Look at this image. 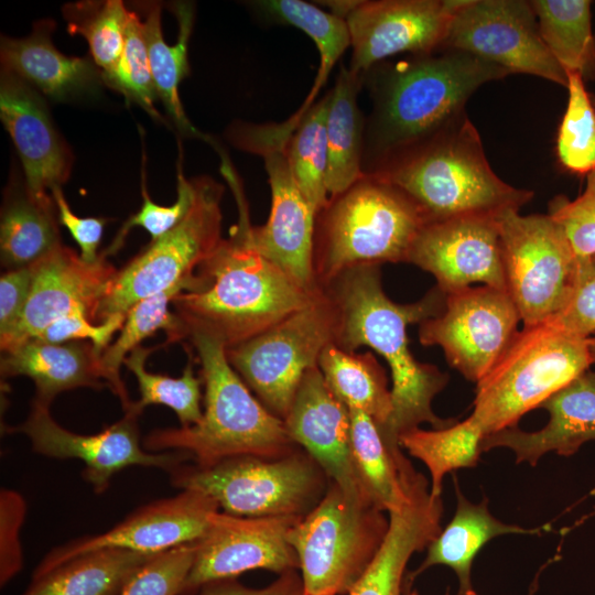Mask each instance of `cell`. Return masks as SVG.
Here are the masks:
<instances>
[{
    "label": "cell",
    "mask_w": 595,
    "mask_h": 595,
    "mask_svg": "<svg viewBox=\"0 0 595 595\" xmlns=\"http://www.w3.org/2000/svg\"><path fill=\"white\" fill-rule=\"evenodd\" d=\"M380 269V264L349 268L324 289L337 307L334 345L345 351L367 346L390 368L392 411L379 429L391 446L400 447L399 436L421 423L443 429L456 422L432 410V401L446 387L448 376L434 365L418 361L407 335L410 324H420L442 312L446 294L435 285L414 303H396L382 289Z\"/></svg>",
    "instance_id": "6da1fadb"
},
{
    "label": "cell",
    "mask_w": 595,
    "mask_h": 595,
    "mask_svg": "<svg viewBox=\"0 0 595 595\" xmlns=\"http://www.w3.org/2000/svg\"><path fill=\"white\" fill-rule=\"evenodd\" d=\"M507 75L495 64L455 50L407 55L368 69L364 86L372 108L365 125L364 173L445 129L466 112L480 86Z\"/></svg>",
    "instance_id": "7a4b0ae2"
},
{
    "label": "cell",
    "mask_w": 595,
    "mask_h": 595,
    "mask_svg": "<svg viewBox=\"0 0 595 595\" xmlns=\"http://www.w3.org/2000/svg\"><path fill=\"white\" fill-rule=\"evenodd\" d=\"M249 216H239L228 238L195 270L173 301L186 327L220 339L226 348L244 343L306 306L320 291H307L251 245Z\"/></svg>",
    "instance_id": "3957f363"
},
{
    "label": "cell",
    "mask_w": 595,
    "mask_h": 595,
    "mask_svg": "<svg viewBox=\"0 0 595 595\" xmlns=\"http://www.w3.org/2000/svg\"><path fill=\"white\" fill-rule=\"evenodd\" d=\"M370 174L405 193L425 224L519 210L533 197L532 191L513 187L497 176L467 112Z\"/></svg>",
    "instance_id": "277c9868"
},
{
    "label": "cell",
    "mask_w": 595,
    "mask_h": 595,
    "mask_svg": "<svg viewBox=\"0 0 595 595\" xmlns=\"http://www.w3.org/2000/svg\"><path fill=\"white\" fill-rule=\"evenodd\" d=\"M186 338L201 364L203 418L191 426L153 430L143 440V447L149 452H186L197 467L234 456L279 458L296 451L283 420L251 393L231 367L225 344L197 329L188 331Z\"/></svg>",
    "instance_id": "5b68a950"
},
{
    "label": "cell",
    "mask_w": 595,
    "mask_h": 595,
    "mask_svg": "<svg viewBox=\"0 0 595 595\" xmlns=\"http://www.w3.org/2000/svg\"><path fill=\"white\" fill-rule=\"evenodd\" d=\"M425 220L411 198L365 173L316 214L313 270L318 286L361 264L407 262Z\"/></svg>",
    "instance_id": "8992f818"
},
{
    "label": "cell",
    "mask_w": 595,
    "mask_h": 595,
    "mask_svg": "<svg viewBox=\"0 0 595 595\" xmlns=\"http://www.w3.org/2000/svg\"><path fill=\"white\" fill-rule=\"evenodd\" d=\"M589 337L551 321L523 326L476 383L472 415L485 434L516 428L523 414L586 371L594 364Z\"/></svg>",
    "instance_id": "52a82bcc"
},
{
    "label": "cell",
    "mask_w": 595,
    "mask_h": 595,
    "mask_svg": "<svg viewBox=\"0 0 595 595\" xmlns=\"http://www.w3.org/2000/svg\"><path fill=\"white\" fill-rule=\"evenodd\" d=\"M385 511L331 483L321 501L290 530L304 594L350 592L370 565L389 529Z\"/></svg>",
    "instance_id": "ba28073f"
},
{
    "label": "cell",
    "mask_w": 595,
    "mask_h": 595,
    "mask_svg": "<svg viewBox=\"0 0 595 595\" xmlns=\"http://www.w3.org/2000/svg\"><path fill=\"white\" fill-rule=\"evenodd\" d=\"M171 484L204 493L239 517H304L324 497L327 475L301 451L279 458L234 456L209 467L180 465Z\"/></svg>",
    "instance_id": "9c48e42d"
},
{
    "label": "cell",
    "mask_w": 595,
    "mask_h": 595,
    "mask_svg": "<svg viewBox=\"0 0 595 595\" xmlns=\"http://www.w3.org/2000/svg\"><path fill=\"white\" fill-rule=\"evenodd\" d=\"M290 128L284 123L234 121L227 140L237 149L263 159L271 191V210L262 226H251L253 248L307 291L317 285L313 270L315 212L301 192L288 155Z\"/></svg>",
    "instance_id": "30bf717a"
},
{
    "label": "cell",
    "mask_w": 595,
    "mask_h": 595,
    "mask_svg": "<svg viewBox=\"0 0 595 595\" xmlns=\"http://www.w3.org/2000/svg\"><path fill=\"white\" fill-rule=\"evenodd\" d=\"M337 307L324 288L301 310L263 333L226 348V357L274 415L284 420L304 374L334 344Z\"/></svg>",
    "instance_id": "8fae6325"
},
{
    "label": "cell",
    "mask_w": 595,
    "mask_h": 595,
    "mask_svg": "<svg viewBox=\"0 0 595 595\" xmlns=\"http://www.w3.org/2000/svg\"><path fill=\"white\" fill-rule=\"evenodd\" d=\"M193 184V202L184 218L118 270L100 304L98 324L190 280L218 247L223 239L220 202L225 187L209 176L194 177Z\"/></svg>",
    "instance_id": "7c38bea8"
},
{
    "label": "cell",
    "mask_w": 595,
    "mask_h": 595,
    "mask_svg": "<svg viewBox=\"0 0 595 595\" xmlns=\"http://www.w3.org/2000/svg\"><path fill=\"white\" fill-rule=\"evenodd\" d=\"M497 220L507 291L523 326L551 321L570 300L578 256L549 214L505 209Z\"/></svg>",
    "instance_id": "4fadbf2b"
},
{
    "label": "cell",
    "mask_w": 595,
    "mask_h": 595,
    "mask_svg": "<svg viewBox=\"0 0 595 595\" xmlns=\"http://www.w3.org/2000/svg\"><path fill=\"white\" fill-rule=\"evenodd\" d=\"M441 50L472 54L509 75H533L567 87V73L544 44L527 0H462Z\"/></svg>",
    "instance_id": "5bb4252c"
},
{
    "label": "cell",
    "mask_w": 595,
    "mask_h": 595,
    "mask_svg": "<svg viewBox=\"0 0 595 595\" xmlns=\"http://www.w3.org/2000/svg\"><path fill=\"white\" fill-rule=\"evenodd\" d=\"M445 294L442 312L419 324V340L440 346L447 363L477 383L519 332V312L506 290L482 285Z\"/></svg>",
    "instance_id": "9a60e30c"
},
{
    "label": "cell",
    "mask_w": 595,
    "mask_h": 595,
    "mask_svg": "<svg viewBox=\"0 0 595 595\" xmlns=\"http://www.w3.org/2000/svg\"><path fill=\"white\" fill-rule=\"evenodd\" d=\"M140 414L131 405L116 423L96 434L83 435L61 426L51 415L50 407L32 400L26 420L6 430L28 436L33 451L41 455L80 459L85 466L82 473L84 479L96 494H102L113 475L126 467H158L170 474L192 458L182 451H147L141 445L138 426Z\"/></svg>",
    "instance_id": "2e32d148"
},
{
    "label": "cell",
    "mask_w": 595,
    "mask_h": 595,
    "mask_svg": "<svg viewBox=\"0 0 595 595\" xmlns=\"http://www.w3.org/2000/svg\"><path fill=\"white\" fill-rule=\"evenodd\" d=\"M302 517H239L215 511L202 539L180 595H196L212 582L255 569L285 573L300 567L290 544V530Z\"/></svg>",
    "instance_id": "e0dca14e"
},
{
    "label": "cell",
    "mask_w": 595,
    "mask_h": 595,
    "mask_svg": "<svg viewBox=\"0 0 595 595\" xmlns=\"http://www.w3.org/2000/svg\"><path fill=\"white\" fill-rule=\"evenodd\" d=\"M462 0H353L344 17L349 69L366 73L387 58L441 50Z\"/></svg>",
    "instance_id": "ac0fdd59"
},
{
    "label": "cell",
    "mask_w": 595,
    "mask_h": 595,
    "mask_svg": "<svg viewBox=\"0 0 595 595\" xmlns=\"http://www.w3.org/2000/svg\"><path fill=\"white\" fill-rule=\"evenodd\" d=\"M34 269L23 312L13 329L0 337L2 353L39 337L48 325L65 316L83 315L98 324L100 304L118 273L102 253L96 262L88 263L63 244L34 263Z\"/></svg>",
    "instance_id": "d6986e66"
},
{
    "label": "cell",
    "mask_w": 595,
    "mask_h": 595,
    "mask_svg": "<svg viewBox=\"0 0 595 595\" xmlns=\"http://www.w3.org/2000/svg\"><path fill=\"white\" fill-rule=\"evenodd\" d=\"M218 505L209 496L183 489L174 497L147 504L108 531L73 540L56 547L39 563L32 577L41 576L79 555L102 550L123 549L158 554L203 538Z\"/></svg>",
    "instance_id": "ffe728a7"
},
{
    "label": "cell",
    "mask_w": 595,
    "mask_h": 595,
    "mask_svg": "<svg viewBox=\"0 0 595 595\" xmlns=\"http://www.w3.org/2000/svg\"><path fill=\"white\" fill-rule=\"evenodd\" d=\"M497 215H469L424 224L407 262L431 273L444 293L473 283L507 291Z\"/></svg>",
    "instance_id": "44dd1931"
},
{
    "label": "cell",
    "mask_w": 595,
    "mask_h": 595,
    "mask_svg": "<svg viewBox=\"0 0 595 595\" xmlns=\"http://www.w3.org/2000/svg\"><path fill=\"white\" fill-rule=\"evenodd\" d=\"M283 422L292 441L306 451L332 483L370 502L353 458L349 409L329 388L318 366L304 374Z\"/></svg>",
    "instance_id": "7402d4cb"
},
{
    "label": "cell",
    "mask_w": 595,
    "mask_h": 595,
    "mask_svg": "<svg viewBox=\"0 0 595 595\" xmlns=\"http://www.w3.org/2000/svg\"><path fill=\"white\" fill-rule=\"evenodd\" d=\"M0 119L20 156L26 188L46 196L69 178L74 155L56 130L44 97L1 69Z\"/></svg>",
    "instance_id": "603a6c76"
},
{
    "label": "cell",
    "mask_w": 595,
    "mask_h": 595,
    "mask_svg": "<svg viewBox=\"0 0 595 595\" xmlns=\"http://www.w3.org/2000/svg\"><path fill=\"white\" fill-rule=\"evenodd\" d=\"M539 409L549 412L548 424L536 432L508 428L487 434L483 452L510 448L517 463L534 466L549 452L571 456L588 441H595V371L587 369L544 400Z\"/></svg>",
    "instance_id": "cb8c5ba5"
},
{
    "label": "cell",
    "mask_w": 595,
    "mask_h": 595,
    "mask_svg": "<svg viewBox=\"0 0 595 595\" xmlns=\"http://www.w3.org/2000/svg\"><path fill=\"white\" fill-rule=\"evenodd\" d=\"M53 20H40L22 39L1 36V69L7 71L43 97L55 101L95 93L104 84L102 73L91 57L67 56L52 42Z\"/></svg>",
    "instance_id": "d4e9b609"
},
{
    "label": "cell",
    "mask_w": 595,
    "mask_h": 595,
    "mask_svg": "<svg viewBox=\"0 0 595 595\" xmlns=\"http://www.w3.org/2000/svg\"><path fill=\"white\" fill-rule=\"evenodd\" d=\"M442 513V498L423 483L408 505L389 513L386 538L349 595H401L409 559L440 533Z\"/></svg>",
    "instance_id": "484cf974"
},
{
    "label": "cell",
    "mask_w": 595,
    "mask_h": 595,
    "mask_svg": "<svg viewBox=\"0 0 595 595\" xmlns=\"http://www.w3.org/2000/svg\"><path fill=\"white\" fill-rule=\"evenodd\" d=\"M2 354V378H30L35 385L33 400L47 407L63 391L107 387L100 365L101 355L90 342L53 344L31 338Z\"/></svg>",
    "instance_id": "4316f807"
},
{
    "label": "cell",
    "mask_w": 595,
    "mask_h": 595,
    "mask_svg": "<svg viewBox=\"0 0 595 595\" xmlns=\"http://www.w3.org/2000/svg\"><path fill=\"white\" fill-rule=\"evenodd\" d=\"M348 409L353 458L367 498L388 513L401 510L426 478L412 467L401 447H393L385 440L368 414Z\"/></svg>",
    "instance_id": "83f0119b"
},
{
    "label": "cell",
    "mask_w": 595,
    "mask_h": 595,
    "mask_svg": "<svg viewBox=\"0 0 595 595\" xmlns=\"http://www.w3.org/2000/svg\"><path fill=\"white\" fill-rule=\"evenodd\" d=\"M456 511L451 522L440 531L429 544L428 553L412 574L404 580L408 584L426 569L433 565L451 567L459 582L457 595H477L470 582V569L474 559L491 539L509 533L540 534L550 527L526 529L507 524L495 518L488 510V500L472 504L461 491L456 476H453Z\"/></svg>",
    "instance_id": "f1b7e54d"
},
{
    "label": "cell",
    "mask_w": 595,
    "mask_h": 595,
    "mask_svg": "<svg viewBox=\"0 0 595 595\" xmlns=\"http://www.w3.org/2000/svg\"><path fill=\"white\" fill-rule=\"evenodd\" d=\"M364 74L340 65L326 119L327 169L329 196L344 192L365 173L363 171L366 118L359 108L358 95Z\"/></svg>",
    "instance_id": "f546056e"
},
{
    "label": "cell",
    "mask_w": 595,
    "mask_h": 595,
    "mask_svg": "<svg viewBox=\"0 0 595 595\" xmlns=\"http://www.w3.org/2000/svg\"><path fill=\"white\" fill-rule=\"evenodd\" d=\"M52 194L35 196L25 186L11 185L1 209L0 255L7 270L36 263L62 245Z\"/></svg>",
    "instance_id": "4dcf8cb0"
},
{
    "label": "cell",
    "mask_w": 595,
    "mask_h": 595,
    "mask_svg": "<svg viewBox=\"0 0 595 595\" xmlns=\"http://www.w3.org/2000/svg\"><path fill=\"white\" fill-rule=\"evenodd\" d=\"M139 7L144 13L143 34L158 98L182 134L208 140L186 117L178 95L180 84L190 74L187 47L194 22V6L188 2L173 4V13L178 22L177 41L173 45L167 44L162 34L161 4L147 2Z\"/></svg>",
    "instance_id": "1f68e13d"
},
{
    "label": "cell",
    "mask_w": 595,
    "mask_h": 595,
    "mask_svg": "<svg viewBox=\"0 0 595 595\" xmlns=\"http://www.w3.org/2000/svg\"><path fill=\"white\" fill-rule=\"evenodd\" d=\"M154 555L123 549L89 552L32 577L22 595H118Z\"/></svg>",
    "instance_id": "d6a6232c"
},
{
    "label": "cell",
    "mask_w": 595,
    "mask_h": 595,
    "mask_svg": "<svg viewBox=\"0 0 595 595\" xmlns=\"http://www.w3.org/2000/svg\"><path fill=\"white\" fill-rule=\"evenodd\" d=\"M192 278L133 304L126 313L119 336L102 351L100 365L104 380L119 398L125 411L130 409L133 401L130 400L121 380V365L134 348L141 346L140 343L144 338L160 329L166 333V344L181 342L187 337L186 327L170 310V304L177 293L190 285Z\"/></svg>",
    "instance_id": "836d02e7"
},
{
    "label": "cell",
    "mask_w": 595,
    "mask_h": 595,
    "mask_svg": "<svg viewBox=\"0 0 595 595\" xmlns=\"http://www.w3.org/2000/svg\"><path fill=\"white\" fill-rule=\"evenodd\" d=\"M326 382L347 408L368 414L381 429L391 411V389L385 369L372 353L345 351L328 345L318 360Z\"/></svg>",
    "instance_id": "e575fe53"
},
{
    "label": "cell",
    "mask_w": 595,
    "mask_h": 595,
    "mask_svg": "<svg viewBox=\"0 0 595 595\" xmlns=\"http://www.w3.org/2000/svg\"><path fill=\"white\" fill-rule=\"evenodd\" d=\"M540 35L566 73L595 79V36L588 0H531Z\"/></svg>",
    "instance_id": "d590c367"
},
{
    "label": "cell",
    "mask_w": 595,
    "mask_h": 595,
    "mask_svg": "<svg viewBox=\"0 0 595 595\" xmlns=\"http://www.w3.org/2000/svg\"><path fill=\"white\" fill-rule=\"evenodd\" d=\"M251 4L270 22L300 29L316 45L320 67L310 94L298 109L303 112L316 101L334 65L350 46L346 22L329 11H323L317 4L302 0H262Z\"/></svg>",
    "instance_id": "8d00e7d4"
},
{
    "label": "cell",
    "mask_w": 595,
    "mask_h": 595,
    "mask_svg": "<svg viewBox=\"0 0 595 595\" xmlns=\"http://www.w3.org/2000/svg\"><path fill=\"white\" fill-rule=\"evenodd\" d=\"M328 90L305 111H295L285 123L291 128L285 149L295 181L317 214L328 202L326 188V119Z\"/></svg>",
    "instance_id": "74e56055"
},
{
    "label": "cell",
    "mask_w": 595,
    "mask_h": 595,
    "mask_svg": "<svg viewBox=\"0 0 595 595\" xmlns=\"http://www.w3.org/2000/svg\"><path fill=\"white\" fill-rule=\"evenodd\" d=\"M485 436L483 428L470 414L443 429L416 428L402 433L399 445L424 463L431 474V495L441 497L442 482L447 473L477 465Z\"/></svg>",
    "instance_id": "f35d334b"
},
{
    "label": "cell",
    "mask_w": 595,
    "mask_h": 595,
    "mask_svg": "<svg viewBox=\"0 0 595 595\" xmlns=\"http://www.w3.org/2000/svg\"><path fill=\"white\" fill-rule=\"evenodd\" d=\"M155 348L138 346L125 359L126 367L134 375L140 399L133 402V408L142 413L150 404H162L172 409L178 418L181 426L197 424L203 418L201 408L203 385L202 377L194 372L195 357L192 347L186 346L188 356L181 377L153 374L145 369L147 357Z\"/></svg>",
    "instance_id": "ab89813d"
},
{
    "label": "cell",
    "mask_w": 595,
    "mask_h": 595,
    "mask_svg": "<svg viewBox=\"0 0 595 595\" xmlns=\"http://www.w3.org/2000/svg\"><path fill=\"white\" fill-rule=\"evenodd\" d=\"M62 14L68 33L86 39L90 57L101 73L111 71L125 45L129 9L123 1L71 2L64 4Z\"/></svg>",
    "instance_id": "60d3db41"
},
{
    "label": "cell",
    "mask_w": 595,
    "mask_h": 595,
    "mask_svg": "<svg viewBox=\"0 0 595 595\" xmlns=\"http://www.w3.org/2000/svg\"><path fill=\"white\" fill-rule=\"evenodd\" d=\"M569 99L559 128L556 154L575 174L595 170V108L578 74L567 73Z\"/></svg>",
    "instance_id": "b9f144b4"
},
{
    "label": "cell",
    "mask_w": 595,
    "mask_h": 595,
    "mask_svg": "<svg viewBox=\"0 0 595 595\" xmlns=\"http://www.w3.org/2000/svg\"><path fill=\"white\" fill-rule=\"evenodd\" d=\"M104 84L122 94L128 101L139 105L156 120H162L155 108L158 99L143 34L137 11L129 10L125 45L115 67L102 73Z\"/></svg>",
    "instance_id": "7bdbcfd3"
},
{
    "label": "cell",
    "mask_w": 595,
    "mask_h": 595,
    "mask_svg": "<svg viewBox=\"0 0 595 595\" xmlns=\"http://www.w3.org/2000/svg\"><path fill=\"white\" fill-rule=\"evenodd\" d=\"M141 193L142 205L140 209L125 221L111 245L101 252L104 256L115 255L125 244L129 231L134 227L143 228L151 236V241L173 229L184 218L192 205L194 197L193 178L187 180L184 176L182 165L178 163L176 201L170 206H163L154 203L149 196L144 171H142Z\"/></svg>",
    "instance_id": "ee69618b"
},
{
    "label": "cell",
    "mask_w": 595,
    "mask_h": 595,
    "mask_svg": "<svg viewBox=\"0 0 595 595\" xmlns=\"http://www.w3.org/2000/svg\"><path fill=\"white\" fill-rule=\"evenodd\" d=\"M196 542L155 554L123 585L118 595H180L192 567Z\"/></svg>",
    "instance_id": "f6af8a7d"
},
{
    "label": "cell",
    "mask_w": 595,
    "mask_h": 595,
    "mask_svg": "<svg viewBox=\"0 0 595 595\" xmlns=\"http://www.w3.org/2000/svg\"><path fill=\"white\" fill-rule=\"evenodd\" d=\"M549 215L562 227L578 257L595 255V170L587 174L583 193L571 201L552 198Z\"/></svg>",
    "instance_id": "bcb514c9"
},
{
    "label": "cell",
    "mask_w": 595,
    "mask_h": 595,
    "mask_svg": "<svg viewBox=\"0 0 595 595\" xmlns=\"http://www.w3.org/2000/svg\"><path fill=\"white\" fill-rule=\"evenodd\" d=\"M551 322L581 337L595 333V255L578 257L570 300Z\"/></svg>",
    "instance_id": "7dc6e473"
},
{
    "label": "cell",
    "mask_w": 595,
    "mask_h": 595,
    "mask_svg": "<svg viewBox=\"0 0 595 595\" xmlns=\"http://www.w3.org/2000/svg\"><path fill=\"white\" fill-rule=\"evenodd\" d=\"M26 504L22 495L12 489L0 491V585H7L23 567L20 541Z\"/></svg>",
    "instance_id": "c3c4849f"
},
{
    "label": "cell",
    "mask_w": 595,
    "mask_h": 595,
    "mask_svg": "<svg viewBox=\"0 0 595 595\" xmlns=\"http://www.w3.org/2000/svg\"><path fill=\"white\" fill-rule=\"evenodd\" d=\"M125 320L126 314H115L96 324L83 315H69L53 322L36 338L53 344L90 342L101 355L112 343L115 334L121 329Z\"/></svg>",
    "instance_id": "681fc988"
},
{
    "label": "cell",
    "mask_w": 595,
    "mask_h": 595,
    "mask_svg": "<svg viewBox=\"0 0 595 595\" xmlns=\"http://www.w3.org/2000/svg\"><path fill=\"white\" fill-rule=\"evenodd\" d=\"M51 194L56 206L58 223L66 227L78 245L82 259L88 263L96 262L100 257L98 248L108 219L102 217H79L74 214L62 187H55Z\"/></svg>",
    "instance_id": "f907efd6"
},
{
    "label": "cell",
    "mask_w": 595,
    "mask_h": 595,
    "mask_svg": "<svg viewBox=\"0 0 595 595\" xmlns=\"http://www.w3.org/2000/svg\"><path fill=\"white\" fill-rule=\"evenodd\" d=\"M34 264L6 270L0 278V337L17 325L29 299L34 279Z\"/></svg>",
    "instance_id": "816d5d0a"
},
{
    "label": "cell",
    "mask_w": 595,
    "mask_h": 595,
    "mask_svg": "<svg viewBox=\"0 0 595 595\" xmlns=\"http://www.w3.org/2000/svg\"><path fill=\"white\" fill-rule=\"evenodd\" d=\"M199 595H304V586L295 571H289L264 588H248L228 578L204 585Z\"/></svg>",
    "instance_id": "f5cc1de1"
},
{
    "label": "cell",
    "mask_w": 595,
    "mask_h": 595,
    "mask_svg": "<svg viewBox=\"0 0 595 595\" xmlns=\"http://www.w3.org/2000/svg\"><path fill=\"white\" fill-rule=\"evenodd\" d=\"M536 591H537V582L534 581L533 585H532L531 588H530L529 595H533ZM477 595H478V594H477Z\"/></svg>",
    "instance_id": "db71d44e"
},
{
    "label": "cell",
    "mask_w": 595,
    "mask_h": 595,
    "mask_svg": "<svg viewBox=\"0 0 595 595\" xmlns=\"http://www.w3.org/2000/svg\"><path fill=\"white\" fill-rule=\"evenodd\" d=\"M407 595H418V593L415 591H412V592L407 593Z\"/></svg>",
    "instance_id": "11a10c76"
},
{
    "label": "cell",
    "mask_w": 595,
    "mask_h": 595,
    "mask_svg": "<svg viewBox=\"0 0 595 595\" xmlns=\"http://www.w3.org/2000/svg\"><path fill=\"white\" fill-rule=\"evenodd\" d=\"M304 595H306V594H304Z\"/></svg>",
    "instance_id": "9f6ffc18"
}]
</instances>
